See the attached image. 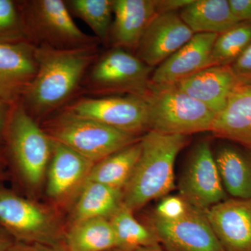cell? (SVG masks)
<instances>
[{"instance_id":"cell-1","label":"cell","mask_w":251,"mask_h":251,"mask_svg":"<svg viewBox=\"0 0 251 251\" xmlns=\"http://www.w3.org/2000/svg\"><path fill=\"white\" fill-rule=\"evenodd\" d=\"M36 48L37 72L21 101L29 115L39 122L72 101L100 52L99 46L72 50L45 46Z\"/></svg>"},{"instance_id":"cell-2","label":"cell","mask_w":251,"mask_h":251,"mask_svg":"<svg viewBox=\"0 0 251 251\" xmlns=\"http://www.w3.org/2000/svg\"><path fill=\"white\" fill-rule=\"evenodd\" d=\"M188 142L187 135L145 133L139 160L122 191V204L134 212L173 191L175 161Z\"/></svg>"},{"instance_id":"cell-3","label":"cell","mask_w":251,"mask_h":251,"mask_svg":"<svg viewBox=\"0 0 251 251\" xmlns=\"http://www.w3.org/2000/svg\"><path fill=\"white\" fill-rule=\"evenodd\" d=\"M41 127L51 139L72 149L94 163L141 138L65 109L44 120Z\"/></svg>"},{"instance_id":"cell-4","label":"cell","mask_w":251,"mask_h":251,"mask_svg":"<svg viewBox=\"0 0 251 251\" xmlns=\"http://www.w3.org/2000/svg\"><path fill=\"white\" fill-rule=\"evenodd\" d=\"M145 97L148 103L149 131L187 136L211 131L215 114L175 84L150 83Z\"/></svg>"},{"instance_id":"cell-5","label":"cell","mask_w":251,"mask_h":251,"mask_svg":"<svg viewBox=\"0 0 251 251\" xmlns=\"http://www.w3.org/2000/svg\"><path fill=\"white\" fill-rule=\"evenodd\" d=\"M153 68L133 52L110 47L87 71L81 90L92 97L134 95L145 97L151 83Z\"/></svg>"},{"instance_id":"cell-6","label":"cell","mask_w":251,"mask_h":251,"mask_svg":"<svg viewBox=\"0 0 251 251\" xmlns=\"http://www.w3.org/2000/svg\"><path fill=\"white\" fill-rule=\"evenodd\" d=\"M4 140L25 184L31 188L39 187L47 174L52 139L29 115L21 100L11 105Z\"/></svg>"},{"instance_id":"cell-7","label":"cell","mask_w":251,"mask_h":251,"mask_svg":"<svg viewBox=\"0 0 251 251\" xmlns=\"http://www.w3.org/2000/svg\"><path fill=\"white\" fill-rule=\"evenodd\" d=\"M28 40L37 46L72 50L97 47L100 42L77 27L63 0L20 1Z\"/></svg>"},{"instance_id":"cell-8","label":"cell","mask_w":251,"mask_h":251,"mask_svg":"<svg viewBox=\"0 0 251 251\" xmlns=\"http://www.w3.org/2000/svg\"><path fill=\"white\" fill-rule=\"evenodd\" d=\"M0 227L26 244L64 247V234L53 211L8 190L0 189Z\"/></svg>"},{"instance_id":"cell-9","label":"cell","mask_w":251,"mask_h":251,"mask_svg":"<svg viewBox=\"0 0 251 251\" xmlns=\"http://www.w3.org/2000/svg\"><path fill=\"white\" fill-rule=\"evenodd\" d=\"M62 109L137 136L149 131L148 103L145 97H82Z\"/></svg>"},{"instance_id":"cell-10","label":"cell","mask_w":251,"mask_h":251,"mask_svg":"<svg viewBox=\"0 0 251 251\" xmlns=\"http://www.w3.org/2000/svg\"><path fill=\"white\" fill-rule=\"evenodd\" d=\"M178 188L185 202L202 210L227 199L209 140L193 147Z\"/></svg>"},{"instance_id":"cell-11","label":"cell","mask_w":251,"mask_h":251,"mask_svg":"<svg viewBox=\"0 0 251 251\" xmlns=\"http://www.w3.org/2000/svg\"><path fill=\"white\" fill-rule=\"evenodd\" d=\"M151 229L167 251H225L205 211L188 204L179 219L168 221L153 214Z\"/></svg>"},{"instance_id":"cell-12","label":"cell","mask_w":251,"mask_h":251,"mask_svg":"<svg viewBox=\"0 0 251 251\" xmlns=\"http://www.w3.org/2000/svg\"><path fill=\"white\" fill-rule=\"evenodd\" d=\"M193 35L194 33L185 24L179 12L158 14L144 31L134 54L154 69L184 46Z\"/></svg>"},{"instance_id":"cell-13","label":"cell","mask_w":251,"mask_h":251,"mask_svg":"<svg viewBox=\"0 0 251 251\" xmlns=\"http://www.w3.org/2000/svg\"><path fill=\"white\" fill-rule=\"evenodd\" d=\"M36 46L29 41L0 44V100H21L37 72Z\"/></svg>"},{"instance_id":"cell-14","label":"cell","mask_w":251,"mask_h":251,"mask_svg":"<svg viewBox=\"0 0 251 251\" xmlns=\"http://www.w3.org/2000/svg\"><path fill=\"white\" fill-rule=\"evenodd\" d=\"M52 142L46 192L54 202H63L80 193L95 163L65 145Z\"/></svg>"},{"instance_id":"cell-15","label":"cell","mask_w":251,"mask_h":251,"mask_svg":"<svg viewBox=\"0 0 251 251\" xmlns=\"http://www.w3.org/2000/svg\"><path fill=\"white\" fill-rule=\"evenodd\" d=\"M205 214L225 251H251V199H226Z\"/></svg>"},{"instance_id":"cell-16","label":"cell","mask_w":251,"mask_h":251,"mask_svg":"<svg viewBox=\"0 0 251 251\" xmlns=\"http://www.w3.org/2000/svg\"><path fill=\"white\" fill-rule=\"evenodd\" d=\"M217 34H196L153 70L151 83L175 84L211 67V53Z\"/></svg>"},{"instance_id":"cell-17","label":"cell","mask_w":251,"mask_h":251,"mask_svg":"<svg viewBox=\"0 0 251 251\" xmlns=\"http://www.w3.org/2000/svg\"><path fill=\"white\" fill-rule=\"evenodd\" d=\"M112 11L108 44L134 53L144 31L158 14L157 0H112Z\"/></svg>"},{"instance_id":"cell-18","label":"cell","mask_w":251,"mask_h":251,"mask_svg":"<svg viewBox=\"0 0 251 251\" xmlns=\"http://www.w3.org/2000/svg\"><path fill=\"white\" fill-rule=\"evenodd\" d=\"M239 83L230 66H211L175 83L217 115Z\"/></svg>"},{"instance_id":"cell-19","label":"cell","mask_w":251,"mask_h":251,"mask_svg":"<svg viewBox=\"0 0 251 251\" xmlns=\"http://www.w3.org/2000/svg\"><path fill=\"white\" fill-rule=\"evenodd\" d=\"M211 131L216 136L251 149V81L234 87Z\"/></svg>"},{"instance_id":"cell-20","label":"cell","mask_w":251,"mask_h":251,"mask_svg":"<svg viewBox=\"0 0 251 251\" xmlns=\"http://www.w3.org/2000/svg\"><path fill=\"white\" fill-rule=\"evenodd\" d=\"M214 155L226 193L236 199H251V149L227 140Z\"/></svg>"},{"instance_id":"cell-21","label":"cell","mask_w":251,"mask_h":251,"mask_svg":"<svg viewBox=\"0 0 251 251\" xmlns=\"http://www.w3.org/2000/svg\"><path fill=\"white\" fill-rule=\"evenodd\" d=\"M179 14L194 34L219 35L240 23L232 13L229 0H191Z\"/></svg>"},{"instance_id":"cell-22","label":"cell","mask_w":251,"mask_h":251,"mask_svg":"<svg viewBox=\"0 0 251 251\" xmlns=\"http://www.w3.org/2000/svg\"><path fill=\"white\" fill-rule=\"evenodd\" d=\"M122 204V190L88 181L79 193L72 213V224L99 218L109 219Z\"/></svg>"},{"instance_id":"cell-23","label":"cell","mask_w":251,"mask_h":251,"mask_svg":"<svg viewBox=\"0 0 251 251\" xmlns=\"http://www.w3.org/2000/svg\"><path fill=\"white\" fill-rule=\"evenodd\" d=\"M64 244L66 251H110L117 247L110 221L103 218L72 224L64 234Z\"/></svg>"},{"instance_id":"cell-24","label":"cell","mask_w":251,"mask_h":251,"mask_svg":"<svg viewBox=\"0 0 251 251\" xmlns=\"http://www.w3.org/2000/svg\"><path fill=\"white\" fill-rule=\"evenodd\" d=\"M141 151L140 140L97 162L91 170L87 182L94 181L123 191L134 171Z\"/></svg>"},{"instance_id":"cell-25","label":"cell","mask_w":251,"mask_h":251,"mask_svg":"<svg viewBox=\"0 0 251 251\" xmlns=\"http://www.w3.org/2000/svg\"><path fill=\"white\" fill-rule=\"evenodd\" d=\"M116 237L119 250H134L140 248L160 247L154 232L140 224L133 211L122 204L109 219Z\"/></svg>"},{"instance_id":"cell-26","label":"cell","mask_w":251,"mask_h":251,"mask_svg":"<svg viewBox=\"0 0 251 251\" xmlns=\"http://www.w3.org/2000/svg\"><path fill=\"white\" fill-rule=\"evenodd\" d=\"M72 16L92 29L100 44H108L113 19L112 0H65Z\"/></svg>"},{"instance_id":"cell-27","label":"cell","mask_w":251,"mask_h":251,"mask_svg":"<svg viewBox=\"0 0 251 251\" xmlns=\"http://www.w3.org/2000/svg\"><path fill=\"white\" fill-rule=\"evenodd\" d=\"M251 44V22L243 21L216 38L212 66H231Z\"/></svg>"},{"instance_id":"cell-28","label":"cell","mask_w":251,"mask_h":251,"mask_svg":"<svg viewBox=\"0 0 251 251\" xmlns=\"http://www.w3.org/2000/svg\"><path fill=\"white\" fill-rule=\"evenodd\" d=\"M21 41L29 40L20 1L0 0V44Z\"/></svg>"},{"instance_id":"cell-29","label":"cell","mask_w":251,"mask_h":251,"mask_svg":"<svg viewBox=\"0 0 251 251\" xmlns=\"http://www.w3.org/2000/svg\"><path fill=\"white\" fill-rule=\"evenodd\" d=\"M188 206V204L180 196H168L158 204L154 214L161 219L173 221L184 216Z\"/></svg>"},{"instance_id":"cell-30","label":"cell","mask_w":251,"mask_h":251,"mask_svg":"<svg viewBox=\"0 0 251 251\" xmlns=\"http://www.w3.org/2000/svg\"><path fill=\"white\" fill-rule=\"evenodd\" d=\"M230 67L239 82H251V44Z\"/></svg>"},{"instance_id":"cell-31","label":"cell","mask_w":251,"mask_h":251,"mask_svg":"<svg viewBox=\"0 0 251 251\" xmlns=\"http://www.w3.org/2000/svg\"><path fill=\"white\" fill-rule=\"evenodd\" d=\"M231 9L240 22H251V0H229Z\"/></svg>"},{"instance_id":"cell-32","label":"cell","mask_w":251,"mask_h":251,"mask_svg":"<svg viewBox=\"0 0 251 251\" xmlns=\"http://www.w3.org/2000/svg\"><path fill=\"white\" fill-rule=\"evenodd\" d=\"M191 0H157V12H179V11L191 2Z\"/></svg>"},{"instance_id":"cell-33","label":"cell","mask_w":251,"mask_h":251,"mask_svg":"<svg viewBox=\"0 0 251 251\" xmlns=\"http://www.w3.org/2000/svg\"><path fill=\"white\" fill-rule=\"evenodd\" d=\"M11 105L9 104L0 101V140L4 139L5 132H6V125L11 110Z\"/></svg>"},{"instance_id":"cell-34","label":"cell","mask_w":251,"mask_h":251,"mask_svg":"<svg viewBox=\"0 0 251 251\" xmlns=\"http://www.w3.org/2000/svg\"><path fill=\"white\" fill-rule=\"evenodd\" d=\"M12 251H66L65 248L52 247L39 244H27Z\"/></svg>"},{"instance_id":"cell-35","label":"cell","mask_w":251,"mask_h":251,"mask_svg":"<svg viewBox=\"0 0 251 251\" xmlns=\"http://www.w3.org/2000/svg\"><path fill=\"white\" fill-rule=\"evenodd\" d=\"M11 236L0 227V251H12L13 243Z\"/></svg>"},{"instance_id":"cell-36","label":"cell","mask_w":251,"mask_h":251,"mask_svg":"<svg viewBox=\"0 0 251 251\" xmlns=\"http://www.w3.org/2000/svg\"><path fill=\"white\" fill-rule=\"evenodd\" d=\"M110 251H165L161 249L160 247H146V248H140V249H134V250H119V249H114V250Z\"/></svg>"},{"instance_id":"cell-37","label":"cell","mask_w":251,"mask_h":251,"mask_svg":"<svg viewBox=\"0 0 251 251\" xmlns=\"http://www.w3.org/2000/svg\"><path fill=\"white\" fill-rule=\"evenodd\" d=\"M3 175V171H2V165H1V155H0V178Z\"/></svg>"},{"instance_id":"cell-38","label":"cell","mask_w":251,"mask_h":251,"mask_svg":"<svg viewBox=\"0 0 251 251\" xmlns=\"http://www.w3.org/2000/svg\"><path fill=\"white\" fill-rule=\"evenodd\" d=\"M0 101H1V100H0Z\"/></svg>"}]
</instances>
